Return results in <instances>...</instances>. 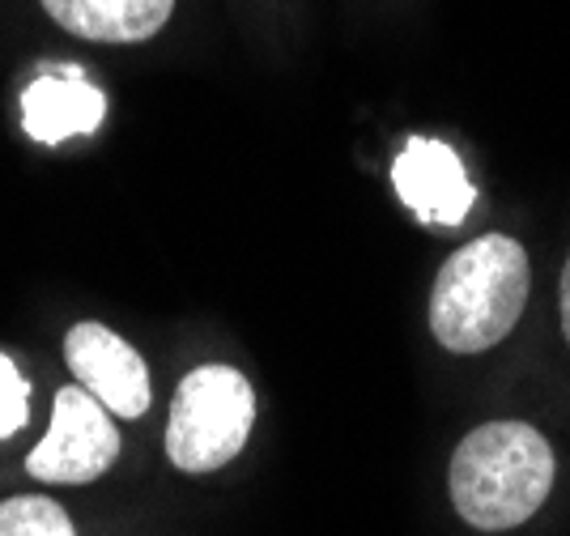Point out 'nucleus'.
Returning a JSON list of instances; mask_svg holds the SVG:
<instances>
[{"instance_id":"obj_6","label":"nucleus","mask_w":570,"mask_h":536,"mask_svg":"<svg viewBox=\"0 0 570 536\" xmlns=\"http://www.w3.org/2000/svg\"><path fill=\"white\" fill-rule=\"evenodd\" d=\"M392 184L404 205L430 226H460L476 201L460 154L452 145L426 137L404 145V154L392 163Z\"/></svg>"},{"instance_id":"obj_4","label":"nucleus","mask_w":570,"mask_h":536,"mask_svg":"<svg viewBox=\"0 0 570 536\" xmlns=\"http://www.w3.org/2000/svg\"><path fill=\"white\" fill-rule=\"evenodd\" d=\"M119 435L111 413L81 383L56 392L51 426L43 444L26 456V472L56 486H86L116 465Z\"/></svg>"},{"instance_id":"obj_5","label":"nucleus","mask_w":570,"mask_h":536,"mask_svg":"<svg viewBox=\"0 0 570 536\" xmlns=\"http://www.w3.org/2000/svg\"><path fill=\"white\" fill-rule=\"evenodd\" d=\"M72 379L90 392V397L119 418H141L154 400L149 371H145L141 353L132 350L124 337H116L102 324H77L65 341Z\"/></svg>"},{"instance_id":"obj_1","label":"nucleus","mask_w":570,"mask_h":536,"mask_svg":"<svg viewBox=\"0 0 570 536\" xmlns=\"http://www.w3.org/2000/svg\"><path fill=\"white\" fill-rule=\"evenodd\" d=\"M553 490V447L528 421H485L452 456V503L473 528L502 533L541 511Z\"/></svg>"},{"instance_id":"obj_9","label":"nucleus","mask_w":570,"mask_h":536,"mask_svg":"<svg viewBox=\"0 0 570 536\" xmlns=\"http://www.w3.org/2000/svg\"><path fill=\"white\" fill-rule=\"evenodd\" d=\"M0 536H77L72 519L60 503H51L43 494H26L0 503Z\"/></svg>"},{"instance_id":"obj_7","label":"nucleus","mask_w":570,"mask_h":536,"mask_svg":"<svg viewBox=\"0 0 570 536\" xmlns=\"http://www.w3.org/2000/svg\"><path fill=\"white\" fill-rule=\"evenodd\" d=\"M107 116V98L95 90L81 69H51L35 77L22 94V128L43 145L95 133Z\"/></svg>"},{"instance_id":"obj_11","label":"nucleus","mask_w":570,"mask_h":536,"mask_svg":"<svg viewBox=\"0 0 570 536\" xmlns=\"http://www.w3.org/2000/svg\"><path fill=\"white\" fill-rule=\"evenodd\" d=\"M562 332H567V341H570V260H567V269H562Z\"/></svg>"},{"instance_id":"obj_8","label":"nucleus","mask_w":570,"mask_h":536,"mask_svg":"<svg viewBox=\"0 0 570 536\" xmlns=\"http://www.w3.org/2000/svg\"><path fill=\"white\" fill-rule=\"evenodd\" d=\"M56 22L95 43H141L167 26L175 0H43Z\"/></svg>"},{"instance_id":"obj_2","label":"nucleus","mask_w":570,"mask_h":536,"mask_svg":"<svg viewBox=\"0 0 570 536\" xmlns=\"http://www.w3.org/2000/svg\"><path fill=\"white\" fill-rule=\"evenodd\" d=\"M528 303V256L507 234L464 243L434 277L430 328L452 353H481L515 328Z\"/></svg>"},{"instance_id":"obj_10","label":"nucleus","mask_w":570,"mask_h":536,"mask_svg":"<svg viewBox=\"0 0 570 536\" xmlns=\"http://www.w3.org/2000/svg\"><path fill=\"white\" fill-rule=\"evenodd\" d=\"M26 400H30V383H26L22 374H18V367L0 353V444L13 439L26 426V418H30Z\"/></svg>"},{"instance_id":"obj_3","label":"nucleus","mask_w":570,"mask_h":536,"mask_svg":"<svg viewBox=\"0 0 570 536\" xmlns=\"http://www.w3.org/2000/svg\"><path fill=\"white\" fill-rule=\"evenodd\" d=\"M256 421L252 383L235 367H196L179 383L167 421V456L184 472L230 465Z\"/></svg>"}]
</instances>
